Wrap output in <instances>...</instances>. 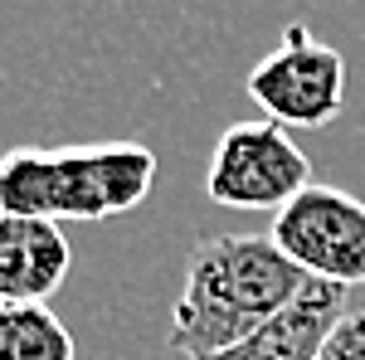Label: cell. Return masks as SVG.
Segmentation results:
<instances>
[{"instance_id":"cell-1","label":"cell","mask_w":365,"mask_h":360,"mask_svg":"<svg viewBox=\"0 0 365 360\" xmlns=\"http://www.w3.org/2000/svg\"><path fill=\"white\" fill-rule=\"evenodd\" d=\"M307 287L312 277L287 263L268 234H205L185 258L166 341L185 360L229 351L282 317Z\"/></svg>"},{"instance_id":"cell-2","label":"cell","mask_w":365,"mask_h":360,"mask_svg":"<svg viewBox=\"0 0 365 360\" xmlns=\"http://www.w3.org/2000/svg\"><path fill=\"white\" fill-rule=\"evenodd\" d=\"M156 170L146 141L10 146L0 151V220H113L151 195Z\"/></svg>"},{"instance_id":"cell-3","label":"cell","mask_w":365,"mask_h":360,"mask_svg":"<svg viewBox=\"0 0 365 360\" xmlns=\"http://www.w3.org/2000/svg\"><path fill=\"white\" fill-rule=\"evenodd\" d=\"M312 185L307 151L292 141L278 122H234L220 132L210 166H205V195L220 210H287Z\"/></svg>"},{"instance_id":"cell-4","label":"cell","mask_w":365,"mask_h":360,"mask_svg":"<svg viewBox=\"0 0 365 360\" xmlns=\"http://www.w3.org/2000/svg\"><path fill=\"white\" fill-rule=\"evenodd\" d=\"M244 93L268 112V122H278L287 132L292 127H312V132L331 127L346 103V58L327 39H317L307 25H287L282 39L273 44V54L253 63Z\"/></svg>"},{"instance_id":"cell-5","label":"cell","mask_w":365,"mask_h":360,"mask_svg":"<svg viewBox=\"0 0 365 360\" xmlns=\"http://www.w3.org/2000/svg\"><path fill=\"white\" fill-rule=\"evenodd\" d=\"M268 239L312 282L356 287L365 282V200L341 185H317L273 215Z\"/></svg>"},{"instance_id":"cell-6","label":"cell","mask_w":365,"mask_h":360,"mask_svg":"<svg viewBox=\"0 0 365 360\" xmlns=\"http://www.w3.org/2000/svg\"><path fill=\"white\" fill-rule=\"evenodd\" d=\"M73 249L49 220H0V302L49 307L68 282Z\"/></svg>"},{"instance_id":"cell-7","label":"cell","mask_w":365,"mask_h":360,"mask_svg":"<svg viewBox=\"0 0 365 360\" xmlns=\"http://www.w3.org/2000/svg\"><path fill=\"white\" fill-rule=\"evenodd\" d=\"M341 317H346V287L312 282L282 317L258 326L249 341H239L229 351H215V356H200V360H317Z\"/></svg>"},{"instance_id":"cell-8","label":"cell","mask_w":365,"mask_h":360,"mask_svg":"<svg viewBox=\"0 0 365 360\" xmlns=\"http://www.w3.org/2000/svg\"><path fill=\"white\" fill-rule=\"evenodd\" d=\"M0 360H78V346L49 307L0 302Z\"/></svg>"},{"instance_id":"cell-9","label":"cell","mask_w":365,"mask_h":360,"mask_svg":"<svg viewBox=\"0 0 365 360\" xmlns=\"http://www.w3.org/2000/svg\"><path fill=\"white\" fill-rule=\"evenodd\" d=\"M317 360H365V307L341 317L336 331L327 336V346H322Z\"/></svg>"}]
</instances>
